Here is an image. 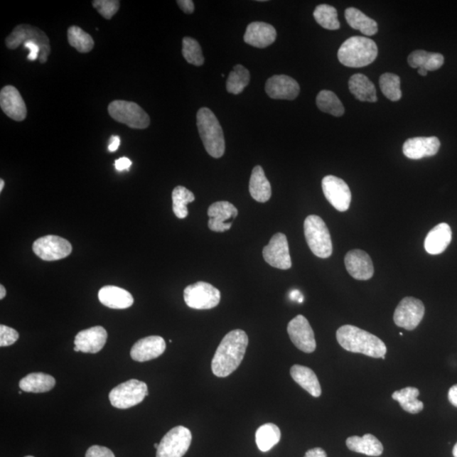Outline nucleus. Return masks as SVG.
I'll use <instances>...</instances> for the list:
<instances>
[{
  "instance_id": "1",
  "label": "nucleus",
  "mask_w": 457,
  "mask_h": 457,
  "mask_svg": "<svg viewBox=\"0 0 457 457\" xmlns=\"http://www.w3.org/2000/svg\"><path fill=\"white\" fill-rule=\"evenodd\" d=\"M248 336L245 331L235 330L228 333L217 348L212 361L213 374L225 378L241 365L247 348Z\"/></svg>"
},
{
  "instance_id": "2",
  "label": "nucleus",
  "mask_w": 457,
  "mask_h": 457,
  "mask_svg": "<svg viewBox=\"0 0 457 457\" xmlns=\"http://www.w3.org/2000/svg\"><path fill=\"white\" fill-rule=\"evenodd\" d=\"M336 339L340 347L350 353H362L374 358L382 357L387 353L382 340L356 326H341L336 332Z\"/></svg>"
},
{
  "instance_id": "3",
  "label": "nucleus",
  "mask_w": 457,
  "mask_h": 457,
  "mask_svg": "<svg viewBox=\"0 0 457 457\" xmlns=\"http://www.w3.org/2000/svg\"><path fill=\"white\" fill-rule=\"evenodd\" d=\"M378 56L375 41L365 37H352L345 40L338 51V59L348 68H360L370 65Z\"/></svg>"
},
{
  "instance_id": "4",
  "label": "nucleus",
  "mask_w": 457,
  "mask_h": 457,
  "mask_svg": "<svg viewBox=\"0 0 457 457\" xmlns=\"http://www.w3.org/2000/svg\"><path fill=\"white\" fill-rule=\"evenodd\" d=\"M197 126L207 153L215 158L223 156L225 151V136L215 114L208 108L199 109Z\"/></svg>"
},
{
  "instance_id": "5",
  "label": "nucleus",
  "mask_w": 457,
  "mask_h": 457,
  "mask_svg": "<svg viewBox=\"0 0 457 457\" xmlns=\"http://www.w3.org/2000/svg\"><path fill=\"white\" fill-rule=\"evenodd\" d=\"M306 241L315 256L328 259L332 255L330 233L325 221L318 215H309L304 221Z\"/></svg>"
},
{
  "instance_id": "6",
  "label": "nucleus",
  "mask_w": 457,
  "mask_h": 457,
  "mask_svg": "<svg viewBox=\"0 0 457 457\" xmlns=\"http://www.w3.org/2000/svg\"><path fill=\"white\" fill-rule=\"evenodd\" d=\"M26 41H33L40 48L39 62L46 63L50 54V43L45 33L41 29L28 24L17 26L6 39V46L11 50H16Z\"/></svg>"
},
{
  "instance_id": "7",
  "label": "nucleus",
  "mask_w": 457,
  "mask_h": 457,
  "mask_svg": "<svg viewBox=\"0 0 457 457\" xmlns=\"http://www.w3.org/2000/svg\"><path fill=\"white\" fill-rule=\"evenodd\" d=\"M109 114L114 121L125 124L132 129H146L150 125L149 114L133 102L115 100L108 107Z\"/></svg>"
},
{
  "instance_id": "8",
  "label": "nucleus",
  "mask_w": 457,
  "mask_h": 457,
  "mask_svg": "<svg viewBox=\"0 0 457 457\" xmlns=\"http://www.w3.org/2000/svg\"><path fill=\"white\" fill-rule=\"evenodd\" d=\"M148 396V385L143 381L131 380L111 390L109 401L111 405L119 409H128L143 402Z\"/></svg>"
},
{
  "instance_id": "9",
  "label": "nucleus",
  "mask_w": 457,
  "mask_h": 457,
  "mask_svg": "<svg viewBox=\"0 0 457 457\" xmlns=\"http://www.w3.org/2000/svg\"><path fill=\"white\" fill-rule=\"evenodd\" d=\"M220 291L211 284L198 281L184 290V300L189 308L197 310L211 309L219 305Z\"/></svg>"
},
{
  "instance_id": "10",
  "label": "nucleus",
  "mask_w": 457,
  "mask_h": 457,
  "mask_svg": "<svg viewBox=\"0 0 457 457\" xmlns=\"http://www.w3.org/2000/svg\"><path fill=\"white\" fill-rule=\"evenodd\" d=\"M192 433L183 426L168 431L158 443L156 457H183L192 443Z\"/></svg>"
},
{
  "instance_id": "11",
  "label": "nucleus",
  "mask_w": 457,
  "mask_h": 457,
  "mask_svg": "<svg viewBox=\"0 0 457 457\" xmlns=\"http://www.w3.org/2000/svg\"><path fill=\"white\" fill-rule=\"evenodd\" d=\"M425 307L421 301L407 296L398 304L394 313V321L398 327L414 330L424 318Z\"/></svg>"
},
{
  "instance_id": "12",
  "label": "nucleus",
  "mask_w": 457,
  "mask_h": 457,
  "mask_svg": "<svg viewBox=\"0 0 457 457\" xmlns=\"http://www.w3.org/2000/svg\"><path fill=\"white\" fill-rule=\"evenodd\" d=\"M33 250L40 259L44 261L63 259L72 252V246L68 240L58 236L43 237L36 240Z\"/></svg>"
},
{
  "instance_id": "13",
  "label": "nucleus",
  "mask_w": 457,
  "mask_h": 457,
  "mask_svg": "<svg viewBox=\"0 0 457 457\" xmlns=\"http://www.w3.org/2000/svg\"><path fill=\"white\" fill-rule=\"evenodd\" d=\"M323 194L336 210L345 212L352 202V193L343 179L334 176H327L322 181Z\"/></svg>"
},
{
  "instance_id": "14",
  "label": "nucleus",
  "mask_w": 457,
  "mask_h": 457,
  "mask_svg": "<svg viewBox=\"0 0 457 457\" xmlns=\"http://www.w3.org/2000/svg\"><path fill=\"white\" fill-rule=\"evenodd\" d=\"M263 257L266 263L279 269L291 268L289 245L285 234L274 235L267 246L264 247Z\"/></svg>"
},
{
  "instance_id": "15",
  "label": "nucleus",
  "mask_w": 457,
  "mask_h": 457,
  "mask_svg": "<svg viewBox=\"0 0 457 457\" xmlns=\"http://www.w3.org/2000/svg\"><path fill=\"white\" fill-rule=\"evenodd\" d=\"M287 332L293 344L301 352L312 353L316 349L314 332L303 315H297L288 323Z\"/></svg>"
},
{
  "instance_id": "16",
  "label": "nucleus",
  "mask_w": 457,
  "mask_h": 457,
  "mask_svg": "<svg viewBox=\"0 0 457 457\" xmlns=\"http://www.w3.org/2000/svg\"><path fill=\"white\" fill-rule=\"evenodd\" d=\"M208 228L215 232H225L232 228L233 220L238 215V210L232 203L220 201L208 208Z\"/></svg>"
},
{
  "instance_id": "17",
  "label": "nucleus",
  "mask_w": 457,
  "mask_h": 457,
  "mask_svg": "<svg viewBox=\"0 0 457 457\" xmlns=\"http://www.w3.org/2000/svg\"><path fill=\"white\" fill-rule=\"evenodd\" d=\"M345 265L350 276L358 281H367L375 273L371 257L360 249L348 252L345 257Z\"/></svg>"
},
{
  "instance_id": "18",
  "label": "nucleus",
  "mask_w": 457,
  "mask_h": 457,
  "mask_svg": "<svg viewBox=\"0 0 457 457\" xmlns=\"http://www.w3.org/2000/svg\"><path fill=\"white\" fill-rule=\"evenodd\" d=\"M265 90L273 100H294L299 95L300 87L291 77L277 75L268 80Z\"/></svg>"
},
{
  "instance_id": "19",
  "label": "nucleus",
  "mask_w": 457,
  "mask_h": 457,
  "mask_svg": "<svg viewBox=\"0 0 457 457\" xmlns=\"http://www.w3.org/2000/svg\"><path fill=\"white\" fill-rule=\"evenodd\" d=\"M0 107L4 113L16 122H22L28 114L26 106L18 90L9 85L0 92Z\"/></svg>"
},
{
  "instance_id": "20",
  "label": "nucleus",
  "mask_w": 457,
  "mask_h": 457,
  "mask_svg": "<svg viewBox=\"0 0 457 457\" xmlns=\"http://www.w3.org/2000/svg\"><path fill=\"white\" fill-rule=\"evenodd\" d=\"M166 349V340L161 336H148L139 340L133 345L131 357L136 362L150 361L161 356Z\"/></svg>"
},
{
  "instance_id": "21",
  "label": "nucleus",
  "mask_w": 457,
  "mask_h": 457,
  "mask_svg": "<svg viewBox=\"0 0 457 457\" xmlns=\"http://www.w3.org/2000/svg\"><path fill=\"white\" fill-rule=\"evenodd\" d=\"M107 331L102 326L92 327L90 329L79 332L75 336V347L84 353H97L104 348L107 341Z\"/></svg>"
},
{
  "instance_id": "22",
  "label": "nucleus",
  "mask_w": 457,
  "mask_h": 457,
  "mask_svg": "<svg viewBox=\"0 0 457 457\" xmlns=\"http://www.w3.org/2000/svg\"><path fill=\"white\" fill-rule=\"evenodd\" d=\"M441 148V141L436 136L414 137L403 145V154L411 159H421L434 156Z\"/></svg>"
},
{
  "instance_id": "23",
  "label": "nucleus",
  "mask_w": 457,
  "mask_h": 457,
  "mask_svg": "<svg viewBox=\"0 0 457 457\" xmlns=\"http://www.w3.org/2000/svg\"><path fill=\"white\" fill-rule=\"evenodd\" d=\"M276 37V30L273 26L257 21L248 25L244 41L251 46L264 48L271 45Z\"/></svg>"
},
{
  "instance_id": "24",
  "label": "nucleus",
  "mask_w": 457,
  "mask_h": 457,
  "mask_svg": "<svg viewBox=\"0 0 457 457\" xmlns=\"http://www.w3.org/2000/svg\"><path fill=\"white\" fill-rule=\"evenodd\" d=\"M452 232L450 225L446 223L439 224L434 227L425 238L426 252L431 255H438L445 252L450 245Z\"/></svg>"
},
{
  "instance_id": "25",
  "label": "nucleus",
  "mask_w": 457,
  "mask_h": 457,
  "mask_svg": "<svg viewBox=\"0 0 457 457\" xmlns=\"http://www.w3.org/2000/svg\"><path fill=\"white\" fill-rule=\"evenodd\" d=\"M100 303L113 309H126L134 303L130 292L114 286H106L99 291Z\"/></svg>"
},
{
  "instance_id": "26",
  "label": "nucleus",
  "mask_w": 457,
  "mask_h": 457,
  "mask_svg": "<svg viewBox=\"0 0 457 457\" xmlns=\"http://www.w3.org/2000/svg\"><path fill=\"white\" fill-rule=\"evenodd\" d=\"M291 376L296 383L307 390L313 397L321 396V384H319L317 375L311 368L296 365L291 368Z\"/></svg>"
},
{
  "instance_id": "27",
  "label": "nucleus",
  "mask_w": 457,
  "mask_h": 457,
  "mask_svg": "<svg viewBox=\"0 0 457 457\" xmlns=\"http://www.w3.org/2000/svg\"><path fill=\"white\" fill-rule=\"evenodd\" d=\"M249 192L252 198L259 203L268 202L271 198L272 190L267 177L265 176L264 168L257 166L252 170Z\"/></svg>"
},
{
  "instance_id": "28",
  "label": "nucleus",
  "mask_w": 457,
  "mask_h": 457,
  "mask_svg": "<svg viewBox=\"0 0 457 457\" xmlns=\"http://www.w3.org/2000/svg\"><path fill=\"white\" fill-rule=\"evenodd\" d=\"M347 446L350 451L371 456H381L384 451L382 443L370 434L362 437H349L347 439Z\"/></svg>"
},
{
  "instance_id": "29",
  "label": "nucleus",
  "mask_w": 457,
  "mask_h": 457,
  "mask_svg": "<svg viewBox=\"0 0 457 457\" xmlns=\"http://www.w3.org/2000/svg\"><path fill=\"white\" fill-rule=\"evenodd\" d=\"M349 90L358 100L370 103L377 101L375 86L365 75H353L349 80Z\"/></svg>"
},
{
  "instance_id": "30",
  "label": "nucleus",
  "mask_w": 457,
  "mask_h": 457,
  "mask_svg": "<svg viewBox=\"0 0 457 457\" xmlns=\"http://www.w3.org/2000/svg\"><path fill=\"white\" fill-rule=\"evenodd\" d=\"M54 377L43 372H33L21 379L19 386L25 392L45 393L55 385Z\"/></svg>"
},
{
  "instance_id": "31",
  "label": "nucleus",
  "mask_w": 457,
  "mask_h": 457,
  "mask_svg": "<svg viewBox=\"0 0 457 457\" xmlns=\"http://www.w3.org/2000/svg\"><path fill=\"white\" fill-rule=\"evenodd\" d=\"M407 61L412 68L424 69L427 72H434L443 65V56L438 53L416 50L408 56Z\"/></svg>"
},
{
  "instance_id": "32",
  "label": "nucleus",
  "mask_w": 457,
  "mask_h": 457,
  "mask_svg": "<svg viewBox=\"0 0 457 457\" xmlns=\"http://www.w3.org/2000/svg\"><path fill=\"white\" fill-rule=\"evenodd\" d=\"M345 16L350 28L360 31L365 36H374L378 32L377 22L356 8L347 9Z\"/></svg>"
},
{
  "instance_id": "33",
  "label": "nucleus",
  "mask_w": 457,
  "mask_h": 457,
  "mask_svg": "<svg viewBox=\"0 0 457 457\" xmlns=\"http://www.w3.org/2000/svg\"><path fill=\"white\" fill-rule=\"evenodd\" d=\"M419 389L414 387H407L394 392L392 399L400 404L402 409L409 414H416L424 409V403L418 399Z\"/></svg>"
},
{
  "instance_id": "34",
  "label": "nucleus",
  "mask_w": 457,
  "mask_h": 457,
  "mask_svg": "<svg viewBox=\"0 0 457 457\" xmlns=\"http://www.w3.org/2000/svg\"><path fill=\"white\" fill-rule=\"evenodd\" d=\"M281 430L274 424L262 425L256 432V443L261 451L267 452L281 441Z\"/></svg>"
},
{
  "instance_id": "35",
  "label": "nucleus",
  "mask_w": 457,
  "mask_h": 457,
  "mask_svg": "<svg viewBox=\"0 0 457 457\" xmlns=\"http://www.w3.org/2000/svg\"><path fill=\"white\" fill-rule=\"evenodd\" d=\"M195 200L194 194L183 186H176L172 192L173 212L179 219L188 215V203Z\"/></svg>"
},
{
  "instance_id": "36",
  "label": "nucleus",
  "mask_w": 457,
  "mask_h": 457,
  "mask_svg": "<svg viewBox=\"0 0 457 457\" xmlns=\"http://www.w3.org/2000/svg\"><path fill=\"white\" fill-rule=\"evenodd\" d=\"M316 103L319 109L323 112L340 117L345 113V108L334 92L323 90L317 96Z\"/></svg>"
},
{
  "instance_id": "37",
  "label": "nucleus",
  "mask_w": 457,
  "mask_h": 457,
  "mask_svg": "<svg viewBox=\"0 0 457 457\" xmlns=\"http://www.w3.org/2000/svg\"><path fill=\"white\" fill-rule=\"evenodd\" d=\"M249 82L250 73L248 70L242 65H237L229 75L226 82V90L232 95H240L245 90Z\"/></svg>"
},
{
  "instance_id": "38",
  "label": "nucleus",
  "mask_w": 457,
  "mask_h": 457,
  "mask_svg": "<svg viewBox=\"0 0 457 457\" xmlns=\"http://www.w3.org/2000/svg\"><path fill=\"white\" fill-rule=\"evenodd\" d=\"M313 16L315 21L323 28L328 30L340 28V25L336 9L329 6V4H321V6H317L313 12Z\"/></svg>"
},
{
  "instance_id": "39",
  "label": "nucleus",
  "mask_w": 457,
  "mask_h": 457,
  "mask_svg": "<svg viewBox=\"0 0 457 457\" xmlns=\"http://www.w3.org/2000/svg\"><path fill=\"white\" fill-rule=\"evenodd\" d=\"M68 35L70 45L80 53L85 54V53L90 52L95 47V41L90 35L80 28L79 26H70Z\"/></svg>"
},
{
  "instance_id": "40",
  "label": "nucleus",
  "mask_w": 457,
  "mask_h": 457,
  "mask_svg": "<svg viewBox=\"0 0 457 457\" xmlns=\"http://www.w3.org/2000/svg\"><path fill=\"white\" fill-rule=\"evenodd\" d=\"M380 87L388 100L396 102L401 100V80L396 74L385 73L380 79Z\"/></svg>"
},
{
  "instance_id": "41",
  "label": "nucleus",
  "mask_w": 457,
  "mask_h": 457,
  "mask_svg": "<svg viewBox=\"0 0 457 457\" xmlns=\"http://www.w3.org/2000/svg\"><path fill=\"white\" fill-rule=\"evenodd\" d=\"M183 55L189 64L201 66L204 63L202 48L196 39L189 37L183 38Z\"/></svg>"
},
{
  "instance_id": "42",
  "label": "nucleus",
  "mask_w": 457,
  "mask_h": 457,
  "mask_svg": "<svg viewBox=\"0 0 457 457\" xmlns=\"http://www.w3.org/2000/svg\"><path fill=\"white\" fill-rule=\"evenodd\" d=\"M119 4L117 0H95L92 6L104 18L110 20L119 11Z\"/></svg>"
},
{
  "instance_id": "43",
  "label": "nucleus",
  "mask_w": 457,
  "mask_h": 457,
  "mask_svg": "<svg viewBox=\"0 0 457 457\" xmlns=\"http://www.w3.org/2000/svg\"><path fill=\"white\" fill-rule=\"evenodd\" d=\"M19 339V334L11 327L0 326V347H9L16 343Z\"/></svg>"
},
{
  "instance_id": "44",
  "label": "nucleus",
  "mask_w": 457,
  "mask_h": 457,
  "mask_svg": "<svg viewBox=\"0 0 457 457\" xmlns=\"http://www.w3.org/2000/svg\"><path fill=\"white\" fill-rule=\"evenodd\" d=\"M85 457H115L112 451L109 448L100 446H92L87 450Z\"/></svg>"
},
{
  "instance_id": "45",
  "label": "nucleus",
  "mask_w": 457,
  "mask_h": 457,
  "mask_svg": "<svg viewBox=\"0 0 457 457\" xmlns=\"http://www.w3.org/2000/svg\"><path fill=\"white\" fill-rule=\"evenodd\" d=\"M23 46L25 48L29 50V55L28 59L31 61H34L39 59L40 48L37 43L33 41H26L24 43Z\"/></svg>"
},
{
  "instance_id": "46",
  "label": "nucleus",
  "mask_w": 457,
  "mask_h": 457,
  "mask_svg": "<svg viewBox=\"0 0 457 457\" xmlns=\"http://www.w3.org/2000/svg\"><path fill=\"white\" fill-rule=\"evenodd\" d=\"M132 162L126 157L119 158L114 162L115 168H117L118 171H129Z\"/></svg>"
},
{
  "instance_id": "47",
  "label": "nucleus",
  "mask_w": 457,
  "mask_h": 457,
  "mask_svg": "<svg viewBox=\"0 0 457 457\" xmlns=\"http://www.w3.org/2000/svg\"><path fill=\"white\" fill-rule=\"evenodd\" d=\"M177 4L186 14H192L194 12L195 6L192 0H178Z\"/></svg>"
},
{
  "instance_id": "48",
  "label": "nucleus",
  "mask_w": 457,
  "mask_h": 457,
  "mask_svg": "<svg viewBox=\"0 0 457 457\" xmlns=\"http://www.w3.org/2000/svg\"><path fill=\"white\" fill-rule=\"evenodd\" d=\"M304 457H327V454L322 448L316 447L306 452Z\"/></svg>"
},
{
  "instance_id": "49",
  "label": "nucleus",
  "mask_w": 457,
  "mask_h": 457,
  "mask_svg": "<svg viewBox=\"0 0 457 457\" xmlns=\"http://www.w3.org/2000/svg\"><path fill=\"white\" fill-rule=\"evenodd\" d=\"M119 144H121V139L118 136H112L110 139L108 150L109 152L114 153L118 150Z\"/></svg>"
},
{
  "instance_id": "50",
  "label": "nucleus",
  "mask_w": 457,
  "mask_h": 457,
  "mask_svg": "<svg viewBox=\"0 0 457 457\" xmlns=\"http://www.w3.org/2000/svg\"><path fill=\"white\" fill-rule=\"evenodd\" d=\"M289 297L292 301H297L299 303H303L304 301L303 293L299 290H292L290 292Z\"/></svg>"
},
{
  "instance_id": "51",
  "label": "nucleus",
  "mask_w": 457,
  "mask_h": 457,
  "mask_svg": "<svg viewBox=\"0 0 457 457\" xmlns=\"http://www.w3.org/2000/svg\"><path fill=\"white\" fill-rule=\"evenodd\" d=\"M448 399L454 407H457V385L452 386L448 393Z\"/></svg>"
},
{
  "instance_id": "52",
  "label": "nucleus",
  "mask_w": 457,
  "mask_h": 457,
  "mask_svg": "<svg viewBox=\"0 0 457 457\" xmlns=\"http://www.w3.org/2000/svg\"><path fill=\"white\" fill-rule=\"evenodd\" d=\"M6 296V288L4 287L3 285L0 286V299H4V296Z\"/></svg>"
},
{
  "instance_id": "53",
  "label": "nucleus",
  "mask_w": 457,
  "mask_h": 457,
  "mask_svg": "<svg viewBox=\"0 0 457 457\" xmlns=\"http://www.w3.org/2000/svg\"><path fill=\"white\" fill-rule=\"evenodd\" d=\"M419 74L421 75H423V77H425V75H428L427 70H425L424 69H419Z\"/></svg>"
},
{
  "instance_id": "54",
  "label": "nucleus",
  "mask_w": 457,
  "mask_h": 457,
  "mask_svg": "<svg viewBox=\"0 0 457 457\" xmlns=\"http://www.w3.org/2000/svg\"><path fill=\"white\" fill-rule=\"evenodd\" d=\"M4 186V180H0V192H2Z\"/></svg>"
},
{
  "instance_id": "55",
  "label": "nucleus",
  "mask_w": 457,
  "mask_h": 457,
  "mask_svg": "<svg viewBox=\"0 0 457 457\" xmlns=\"http://www.w3.org/2000/svg\"><path fill=\"white\" fill-rule=\"evenodd\" d=\"M452 452H453L454 457H457V443H456L453 448V451H452Z\"/></svg>"
},
{
  "instance_id": "56",
  "label": "nucleus",
  "mask_w": 457,
  "mask_h": 457,
  "mask_svg": "<svg viewBox=\"0 0 457 457\" xmlns=\"http://www.w3.org/2000/svg\"><path fill=\"white\" fill-rule=\"evenodd\" d=\"M74 350H75V352H77V353L80 352V350L77 348H75V347L74 348Z\"/></svg>"
},
{
  "instance_id": "57",
  "label": "nucleus",
  "mask_w": 457,
  "mask_h": 457,
  "mask_svg": "<svg viewBox=\"0 0 457 457\" xmlns=\"http://www.w3.org/2000/svg\"><path fill=\"white\" fill-rule=\"evenodd\" d=\"M154 447H155V448H156V449H158V443H154Z\"/></svg>"
},
{
  "instance_id": "58",
  "label": "nucleus",
  "mask_w": 457,
  "mask_h": 457,
  "mask_svg": "<svg viewBox=\"0 0 457 457\" xmlns=\"http://www.w3.org/2000/svg\"><path fill=\"white\" fill-rule=\"evenodd\" d=\"M26 457H34V456H26Z\"/></svg>"
}]
</instances>
